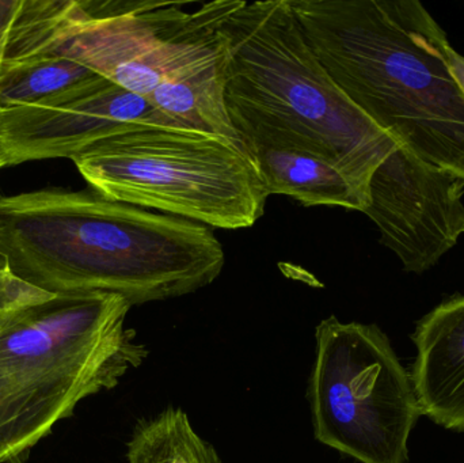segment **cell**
Returning a JSON list of instances; mask_svg holds the SVG:
<instances>
[{
	"label": "cell",
	"mask_w": 464,
	"mask_h": 463,
	"mask_svg": "<svg viewBox=\"0 0 464 463\" xmlns=\"http://www.w3.org/2000/svg\"><path fill=\"white\" fill-rule=\"evenodd\" d=\"M464 179L398 146L371 177L364 214L406 272L424 274L464 234Z\"/></svg>",
	"instance_id": "9"
},
{
	"label": "cell",
	"mask_w": 464,
	"mask_h": 463,
	"mask_svg": "<svg viewBox=\"0 0 464 463\" xmlns=\"http://www.w3.org/2000/svg\"><path fill=\"white\" fill-rule=\"evenodd\" d=\"M436 48H438L439 54H440L443 62L446 63L450 73H451L454 81L457 82L459 89L462 90L464 94V56L458 53L451 43L447 40L446 32L443 29L439 30L436 34Z\"/></svg>",
	"instance_id": "15"
},
{
	"label": "cell",
	"mask_w": 464,
	"mask_h": 463,
	"mask_svg": "<svg viewBox=\"0 0 464 463\" xmlns=\"http://www.w3.org/2000/svg\"><path fill=\"white\" fill-rule=\"evenodd\" d=\"M411 382L422 415L464 432V296H452L425 315L413 336Z\"/></svg>",
	"instance_id": "12"
},
{
	"label": "cell",
	"mask_w": 464,
	"mask_h": 463,
	"mask_svg": "<svg viewBox=\"0 0 464 463\" xmlns=\"http://www.w3.org/2000/svg\"><path fill=\"white\" fill-rule=\"evenodd\" d=\"M315 339L307 396L316 440L362 463H409V437L422 413L389 337L332 315Z\"/></svg>",
	"instance_id": "6"
},
{
	"label": "cell",
	"mask_w": 464,
	"mask_h": 463,
	"mask_svg": "<svg viewBox=\"0 0 464 463\" xmlns=\"http://www.w3.org/2000/svg\"><path fill=\"white\" fill-rule=\"evenodd\" d=\"M54 294L41 290L14 275L0 260V312H13L48 301Z\"/></svg>",
	"instance_id": "14"
},
{
	"label": "cell",
	"mask_w": 464,
	"mask_h": 463,
	"mask_svg": "<svg viewBox=\"0 0 464 463\" xmlns=\"http://www.w3.org/2000/svg\"><path fill=\"white\" fill-rule=\"evenodd\" d=\"M141 127L182 128L146 98L95 73L35 102L0 111V169L72 160L100 141Z\"/></svg>",
	"instance_id": "8"
},
{
	"label": "cell",
	"mask_w": 464,
	"mask_h": 463,
	"mask_svg": "<svg viewBox=\"0 0 464 463\" xmlns=\"http://www.w3.org/2000/svg\"><path fill=\"white\" fill-rule=\"evenodd\" d=\"M71 0H0V111L95 75L60 51Z\"/></svg>",
	"instance_id": "10"
},
{
	"label": "cell",
	"mask_w": 464,
	"mask_h": 463,
	"mask_svg": "<svg viewBox=\"0 0 464 463\" xmlns=\"http://www.w3.org/2000/svg\"><path fill=\"white\" fill-rule=\"evenodd\" d=\"M0 260L51 294H116L130 304L212 285L225 250L200 223L103 198L92 188L0 196Z\"/></svg>",
	"instance_id": "1"
},
{
	"label": "cell",
	"mask_w": 464,
	"mask_h": 463,
	"mask_svg": "<svg viewBox=\"0 0 464 463\" xmlns=\"http://www.w3.org/2000/svg\"><path fill=\"white\" fill-rule=\"evenodd\" d=\"M128 463H223L182 410L169 408L141 420L128 443Z\"/></svg>",
	"instance_id": "13"
},
{
	"label": "cell",
	"mask_w": 464,
	"mask_h": 463,
	"mask_svg": "<svg viewBox=\"0 0 464 463\" xmlns=\"http://www.w3.org/2000/svg\"><path fill=\"white\" fill-rule=\"evenodd\" d=\"M72 162L109 200L207 227H251L269 198L242 144L203 130L141 127L94 144Z\"/></svg>",
	"instance_id": "5"
},
{
	"label": "cell",
	"mask_w": 464,
	"mask_h": 463,
	"mask_svg": "<svg viewBox=\"0 0 464 463\" xmlns=\"http://www.w3.org/2000/svg\"><path fill=\"white\" fill-rule=\"evenodd\" d=\"M116 294H54L0 312V463L24 458L79 402L119 385L149 355Z\"/></svg>",
	"instance_id": "3"
},
{
	"label": "cell",
	"mask_w": 464,
	"mask_h": 463,
	"mask_svg": "<svg viewBox=\"0 0 464 463\" xmlns=\"http://www.w3.org/2000/svg\"><path fill=\"white\" fill-rule=\"evenodd\" d=\"M222 29L230 51L227 111L286 128L318 144L368 200L371 177L401 144L330 78L289 0H243Z\"/></svg>",
	"instance_id": "4"
},
{
	"label": "cell",
	"mask_w": 464,
	"mask_h": 463,
	"mask_svg": "<svg viewBox=\"0 0 464 463\" xmlns=\"http://www.w3.org/2000/svg\"><path fill=\"white\" fill-rule=\"evenodd\" d=\"M237 139L253 160L267 195L305 207H341L364 212L368 200L334 158L291 130L228 111Z\"/></svg>",
	"instance_id": "11"
},
{
	"label": "cell",
	"mask_w": 464,
	"mask_h": 463,
	"mask_svg": "<svg viewBox=\"0 0 464 463\" xmlns=\"http://www.w3.org/2000/svg\"><path fill=\"white\" fill-rule=\"evenodd\" d=\"M94 2L72 0L63 24L60 51L73 62L149 98L181 68L223 18L228 0Z\"/></svg>",
	"instance_id": "7"
},
{
	"label": "cell",
	"mask_w": 464,
	"mask_h": 463,
	"mask_svg": "<svg viewBox=\"0 0 464 463\" xmlns=\"http://www.w3.org/2000/svg\"><path fill=\"white\" fill-rule=\"evenodd\" d=\"M346 97L401 146L464 179V94L417 0H289Z\"/></svg>",
	"instance_id": "2"
}]
</instances>
